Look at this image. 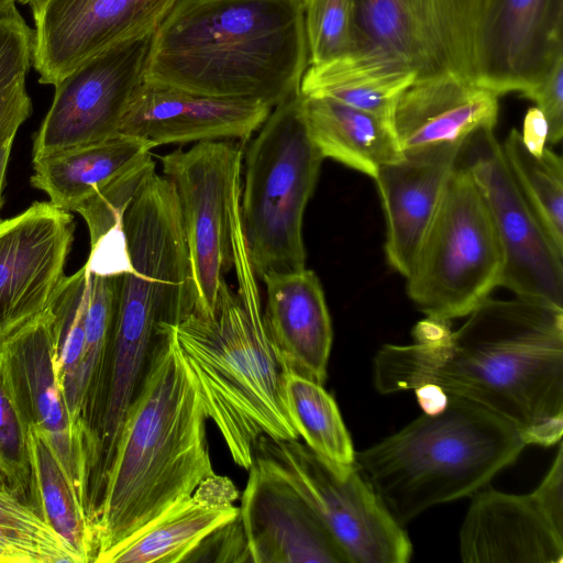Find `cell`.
Wrapping results in <instances>:
<instances>
[{
	"label": "cell",
	"mask_w": 563,
	"mask_h": 563,
	"mask_svg": "<svg viewBox=\"0 0 563 563\" xmlns=\"http://www.w3.org/2000/svg\"><path fill=\"white\" fill-rule=\"evenodd\" d=\"M272 107L246 99L192 93L144 79L132 97L119 134L165 144L249 141Z\"/></svg>",
	"instance_id": "obj_19"
},
{
	"label": "cell",
	"mask_w": 563,
	"mask_h": 563,
	"mask_svg": "<svg viewBox=\"0 0 563 563\" xmlns=\"http://www.w3.org/2000/svg\"><path fill=\"white\" fill-rule=\"evenodd\" d=\"M549 128L538 107H531L525 117L522 141L534 155H541L548 143Z\"/></svg>",
	"instance_id": "obj_38"
},
{
	"label": "cell",
	"mask_w": 563,
	"mask_h": 563,
	"mask_svg": "<svg viewBox=\"0 0 563 563\" xmlns=\"http://www.w3.org/2000/svg\"><path fill=\"white\" fill-rule=\"evenodd\" d=\"M179 0H41L32 4V65L56 86L86 59L153 33Z\"/></svg>",
	"instance_id": "obj_17"
},
{
	"label": "cell",
	"mask_w": 563,
	"mask_h": 563,
	"mask_svg": "<svg viewBox=\"0 0 563 563\" xmlns=\"http://www.w3.org/2000/svg\"><path fill=\"white\" fill-rule=\"evenodd\" d=\"M261 280L266 288L264 321L289 373L323 385L333 331L317 274L305 268L267 274Z\"/></svg>",
	"instance_id": "obj_23"
},
{
	"label": "cell",
	"mask_w": 563,
	"mask_h": 563,
	"mask_svg": "<svg viewBox=\"0 0 563 563\" xmlns=\"http://www.w3.org/2000/svg\"><path fill=\"white\" fill-rule=\"evenodd\" d=\"M309 65L346 56L352 46L351 0H301Z\"/></svg>",
	"instance_id": "obj_32"
},
{
	"label": "cell",
	"mask_w": 563,
	"mask_h": 563,
	"mask_svg": "<svg viewBox=\"0 0 563 563\" xmlns=\"http://www.w3.org/2000/svg\"><path fill=\"white\" fill-rule=\"evenodd\" d=\"M1 339V338H0Z\"/></svg>",
	"instance_id": "obj_43"
},
{
	"label": "cell",
	"mask_w": 563,
	"mask_h": 563,
	"mask_svg": "<svg viewBox=\"0 0 563 563\" xmlns=\"http://www.w3.org/2000/svg\"><path fill=\"white\" fill-rule=\"evenodd\" d=\"M153 33L99 52L55 86L52 104L34 135L33 157L119 134L128 106L145 79Z\"/></svg>",
	"instance_id": "obj_14"
},
{
	"label": "cell",
	"mask_w": 563,
	"mask_h": 563,
	"mask_svg": "<svg viewBox=\"0 0 563 563\" xmlns=\"http://www.w3.org/2000/svg\"><path fill=\"white\" fill-rule=\"evenodd\" d=\"M526 445L521 433L498 415L445 395L438 408L355 452L354 464L405 526L430 507L484 488Z\"/></svg>",
	"instance_id": "obj_5"
},
{
	"label": "cell",
	"mask_w": 563,
	"mask_h": 563,
	"mask_svg": "<svg viewBox=\"0 0 563 563\" xmlns=\"http://www.w3.org/2000/svg\"><path fill=\"white\" fill-rule=\"evenodd\" d=\"M90 271L87 264L66 276L49 308L55 318L58 349L57 380L73 421L89 437L85 423L80 371L85 344V319Z\"/></svg>",
	"instance_id": "obj_28"
},
{
	"label": "cell",
	"mask_w": 563,
	"mask_h": 563,
	"mask_svg": "<svg viewBox=\"0 0 563 563\" xmlns=\"http://www.w3.org/2000/svg\"><path fill=\"white\" fill-rule=\"evenodd\" d=\"M301 104L309 134L324 158L374 179L380 167L404 157L388 119L324 96L301 95Z\"/></svg>",
	"instance_id": "obj_25"
},
{
	"label": "cell",
	"mask_w": 563,
	"mask_h": 563,
	"mask_svg": "<svg viewBox=\"0 0 563 563\" xmlns=\"http://www.w3.org/2000/svg\"><path fill=\"white\" fill-rule=\"evenodd\" d=\"M473 495L460 530L463 562L562 563V446L532 493L516 495L482 488Z\"/></svg>",
	"instance_id": "obj_15"
},
{
	"label": "cell",
	"mask_w": 563,
	"mask_h": 563,
	"mask_svg": "<svg viewBox=\"0 0 563 563\" xmlns=\"http://www.w3.org/2000/svg\"><path fill=\"white\" fill-rule=\"evenodd\" d=\"M0 485H1V486H3L2 481H1V477H0ZM3 487H4V486H3Z\"/></svg>",
	"instance_id": "obj_42"
},
{
	"label": "cell",
	"mask_w": 563,
	"mask_h": 563,
	"mask_svg": "<svg viewBox=\"0 0 563 563\" xmlns=\"http://www.w3.org/2000/svg\"><path fill=\"white\" fill-rule=\"evenodd\" d=\"M57 349L55 318L48 308L0 339V365L24 427L45 433L90 517L89 444L73 421L58 384Z\"/></svg>",
	"instance_id": "obj_13"
},
{
	"label": "cell",
	"mask_w": 563,
	"mask_h": 563,
	"mask_svg": "<svg viewBox=\"0 0 563 563\" xmlns=\"http://www.w3.org/2000/svg\"><path fill=\"white\" fill-rule=\"evenodd\" d=\"M456 163L472 176L494 222L504 253L499 286L516 297L563 309V253L520 191L494 129L473 133Z\"/></svg>",
	"instance_id": "obj_11"
},
{
	"label": "cell",
	"mask_w": 563,
	"mask_h": 563,
	"mask_svg": "<svg viewBox=\"0 0 563 563\" xmlns=\"http://www.w3.org/2000/svg\"><path fill=\"white\" fill-rule=\"evenodd\" d=\"M495 92L472 80L440 76L417 80L397 98L390 123L404 156L444 147H462L498 118Z\"/></svg>",
	"instance_id": "obj_21"
},
{
	"label": "cell",
	"mask_w": 563,
	"mask_h": 563,
	"mask_svg": "<svg viewBox=\"0 0 563 563\" xmlns=\"http://www.w3.org/2000/svg\"><path fill=\"white\" fill-rule=\"evenodd\" d=\"M74 218L51 201L0 223V338L47 310L66 278Z\"/></svg>",
	"instance_id": "obj_18"
},
{
	"label": "cell",
	"mask_w": 563,
	"mask_h": 563,
	"mask_svg": "<svg viewBox=\"0 0 563 563\" xmlns=\"http://www.w3.org/2000/svg\"><path fill=\"white\" fill-rule=\"evenodd\" d=\"M41 0H20L19 2L22 3V4H29L30 7L32 4H35L37 2H40Z\"/></svg>",
	"instance_id": "obj_41"
},
{
	"label": "cell",
	"mask_w": 563,
	"mask_h": 563,
	"mask_svg": "<svg viewBox=\"0 0 563 563\" xmlns=\"http://www.w3.org/2000/svg\"><path fill=\"white\" fill-rule=\"evenodd\" d=\"M416 77L382 62L346 55L307 67L299 92L324 96L390 121L398 96Z\"/></svg>",
	"instance_id": "obj_27"
},
{
	"label": "cell",
	"mask_w": 563,
	"mask_h": 563,
	"mask_svg": "<svg viewBox=\"0 0 563 563\" xmlns=\"http://www.w3.org/2000/svg\"><path fill=\"white\" fill-rule=\"evenodd\" d=\"M456 330L426 317L410 344H384L373 363L380 394L431 387L510 422L527 444L563 434V309L488 297Z\"/></svg>",
	"instance_id": "obj_1"
},
{
	"label": "cell",
	"mask_w": 563,
	"mask_h": 563,
	"mask_svg": "<svg viewBox=\"0 0 563 563\" xmlns=\"http://www.w3.org/2000/svg\"><path fill=\"white\" fill-rule=\"evenodd\" d=\"M174 185L195 288L194 311L212 316L233 267L232 209L241 196L242 150L232 141L197 142L161 157Z\"/></svg>",
	"instance_id": "obj_10"
},
{
	"label": "cell",
	"mask_w": 563,
	"mask_h": 563,
	"mask_svg": "<svg viewBox=\"0 0 563 563\" xmlns=\"http://www.w3.org/2000/svg\"><path fill=\"white\" fill-rule=\"evenodd\" d=\"M0 563H84L29 503L0 485Z\"/></svg>",
	"instance_id": "obj_31"
},
{
	"label": "cell",
	"mask_w": 563,
	"mask_h": 563,
	"mask_svg": "<svg viewBox=\"0 0 563 563\" xmlns=\"http://www.w3.org/2000/svg\"><path fill=\"white\" fill-rule=\"evenodd\" d=\"M323 159L309 134L300 92L273 108L246 152L240 196L256 278L306 268L303 213Z\"/></svg>",
	"instance_id": "obj_6"
},
{
	"label": "cell",
	"mask_w": 563,
	"mask_h": 563,
	"mask_svg": "<svg viewBox=\"0 0 563 563\" xmlns=\"http://www.w3.org/2000/svg\"><path fill=\"white\" fill-rule=\"evenodd\" d=\"M207 420L172 328L157 341L120 431L93 518L97 555L192 495L214 474Z\"/></svg>",
	"instance_id": "obj_3"
},
{
	"label": "cell",
	"mask_w": 563,
	"mask_h": 563,
	"mask_svg": "<svg viewBox=\"0 0 563 563\" xmlns=\"http://www.w3.org/2000/svg\"><path fill=\"white\" fill-rule=\"evenodd\" d=\"M308 65L301 0H179L153 33L145 79L275 108Z\"/></svg>",
	"instance_id": "obj_2"
},
{
	"label": "cell",
	"mask_w": 563,
	"mask_h": 563,
	"mask_svg": "<svg viewBox=\"0 0 563 563\" xmlns=\"http://www.w3.org/2000/svg\"><path fill=\"white\" fill-rule=\"evenodd\" d=\"M460 150L444 147L404 156L380 167L374 177L386 220V258L405 278L439 208Z\"/></svg>",
	"instance_id": "obj_22"
},
{
	"label": "cell",
	"mask_w": 563,
	"mask_h": 563,
	"mask_svg": "<svg viewBox=\"0 0 563 563\" xmlns=\"http://www.w3.org/2000/svg\"><path fill=\"white\" fill-rule=\"evenodd\" d=\"M504 253L485 200L455 162L407 280L426 317L467 316L499 286Z\"/></svg>",
	"instance_id": "obj_7"
},
{
	"label": "cell",
	"mask_w": 563,
	"mask_h": 563,
	"mask_svg": "<svg viewBox=\"0 0 563 563\" xmlns=\"http://www.w3.org/2000/svg\"><path fill=\"white\" fill-rule=\"evenodd\" d=\"M239 518L252 563H349L340 545L285 482L252 464Z\"/></svg>",
	"instance_id": "obj_20"
},
{
	"label": "cell",
	"mask_w": 563,
	"mask_h": 563,
	"mask_svg": "<svg viewBox=\"0 0 563 563\" xmlns=\"http://www.w3.org/2000/svg\"><path fill=\"white\" fill-rule=\"evenodd\" d=\"M26 431L0 365V477L7 489L30 504L31 468Z\"/></svg>",
	"instance_id": "obj_33"
},
{
	"label": "cell",
	"mask_w": 563,
	"mask_h": 563,
	"mask_svg": "<svg viewBox=\"0 0 563 563\" xmlns=\"http://www.w3.org/2000/svg\"><path fill=\"white\" fill-rule=\"evenodd\" d=\"M510 172L548 235L563 253V162L545 147L534 155L512 129L501 144Z\"/></svg>",
	"instance_id": "obj_30"
},
{
	"label": "cell",
	"mask_w": 563,
	"mask_h": 563,
	"mask_svg": "<svg viewBox=\"0 0 563 563\" xmlns=\"http://www.w3.org/2000/svg\"><path fill=\"white\" fill-rule=\"evenodd\" d=\"M250 562L246 541L239 516L210 534L186 562Z\"/></svg>",
	"instance_id": "obj_35"
},
{
	"label": "cell",
	"mask_w": 563,
	"mask_h": 563,
	"mask_svg": "<svg viewBox=\"0 0 563 563\" xmlns=\"http://www.w3.org/2000/svg\"><path fill=\"white\" fill-rule=\"evenodd\" d=\"M347 55L382 62L417 80L473 81L475 33L483 0H351ZM474 82V81H473Z\"/></svg>",
	"instance_id": "obj_9"
},
{
	"label": "cell",
	"mask_w": 563,
	"mask_h": 563,
	"mask_svg": "<svg viewBox=\"0 0 563 563\" xmlns=\"http://www.w3.org/2000/svg\"><path fill=\"white\" fill-rule=\"evenodd\" d=\"M31 468L30 504L70 544L84 563L95 562L98 544L93 523L59 463L45 433L26 431Z\"/></svg>",
	"instance_id": "obj_26"
},
{
	"label": "cell",
	"mask_w": 563,
	"mask_h": 563,
	"mask_svg": "<svg viewBox=\"0 0 563 563\" xmlns=\"http://www.w3.org/2000/svg\"><path fill=\"white\" fill-rule=\"evenodd\" d=\"M253 464L289 485L309 506L349 563H407L408 533L387 510L355 464L334 465L299 439L262 435Z\"/></svg>",
	"instance_id": "obj_8"
},
{
	"label": "cell",
	"mask_w": 563,
	"mask_h": 563,
	"mask_svg": "<svg viewBox=\"0 0 563 563\" xmlns=\"http://www.w3.org/2000/svg\"><path fill=\"white\" fill-rule=\"evenodd\" d=\"M527 98L536 102L547 120L548 142L559 143L563 136V59Z\"/></svg>",
	"instance_id": "obj_36"
},
{
	"label": "cell",
	"mask_w": 563,
	"mask_h": 563,
	"mask_svg": "<svg viewBox=\"0 0 563 563\" xmlns=\"http://www.w3.org/2000/svg\"><path fill=\"white\" fill-rule=\"evenodd\" d=\"M153 147L148 141L118 134L35 156L30 180L53 205L84 218L93 245L122 225L131 199L155 172Z\"/></svg>",
	"instance_id": "obj_12"
},
{
	"label": "cell",
	"mask_w": 563,
	"mask_h": 563,
	"mask_svg": "<svg viewBox=\"0 0 563 563\" xmlns=\"http://www.w3.org/2000/svg\"><path fill=\"white\" fill-rule=\"evenodd\" d=\"M563 59V0H483L473 81L501 96L536 90Z\"/></svg>",
	"instance_id": "obj_16"
},
{
	"label": "cell",
	"mask_w": 563,
	"mask_h": 563,
	"mask_svg": "<svg viewBox=\"0 0 563 563\" xmlns=\"http://www.w3.org/2000/svg\"><path fill=\"white\" fill-rule=\"evenodd\" d=\"M32 56L33 30L12 7L0 14V96L26 80Z\"/></svg>",
	"instance_id": "obj_34"
},
{
	"label": "cell",
	"mask_w": 563,
	"mask_h": 563,
	"mask_svg": "<svg viewBox=\"0 0 563 563\" xmlns=\"http://www.w3.org/2000/svg\"><path fill=\"white\" fill-rule=\"evenodd\" d=\"M286 397L299 438L330 463L354 465L355 450L334 398L312 379L289 373Z\"/></svg>",
	"instance_id": "obj_29"
},
{
	"label": "cell",
	"mask_w": 563,
	"mask_h": 563,
	"mask_svg": "<svg viewBox=\"0 0 563 563\" xmlns=\"http://www.w3.org/2000/svg\"><path fill=\"white\" fill-rule=\"evenodd\" d=\"M238 516L233 503L214 501L198 486L133 536L97 555L95 563L186 562L210 534Z\"/></svg>",
	"instance_id": "obj_24"
},
{
	"label": "cell",
	"mask_w": 563,
	"mask_h": 563,
	"mask_svg": "<svg viewBox=\"0 0 563 563\" xmlns=\"http://www.w3.org/2000/svg\"><path fill=\"white\" fill-rule=\"evenodd\" d=\"M32 101L25 80L16 82L0 96V147L14 140L19 128L30 117Z\"/></svg>",
	"instance_id": "obj_37"
},
{
	"label": "cell",
	"mask_w": 563,
	"mask_h": 563,
	"mask_svg": "<svg viewBox=\"0 0 563 563\" xmlns=\"http://www.w3.org/2000/svg\"><path fill=\"white\" fill-rule=\"evenodd\" d=\"M233 268L238 290L222 282L212 316L192 311L176 327L178 347L190 368L208 416L232 460L250 470L262 435L299 439L290 417L286 380L289 371L264 321L246 252L240 201L231 218Z\"/></svg>",
	"instance_id": "obj_4"
},
{
	"label": "cell",
	"mask_w": 563,
	"mask_h": 563,
	"mask_svg": "<svg viewBox=\"0 0 563 563\" xmlns=\"http://www.w3.org/2000/svg\"><path fill=\"white\" fill-rule=\"evenodd\" d=\"M13 140H10L5 142L0 147V212L3 206V189L5 184V175H7V168L9 164L11 147H12ZM2 219L0 217V223Z\"/></svg>",
	"instance_id": "obj_39"
},
{
	"label": "cell",
	"mask_w": 563,
	"mask_h": 563,
	"mask_svg": "<svg viewBox=\"0 0 563 563\" xmlns=\"http://www.w3.org/2000/svg\"><path fill=\"white\" fill-rule=\"evenodd\" d=\"M20 0H0V14L15 7V2Z\"/></svg>",
	"instance_id": "obj_40"
}]
</instances>
